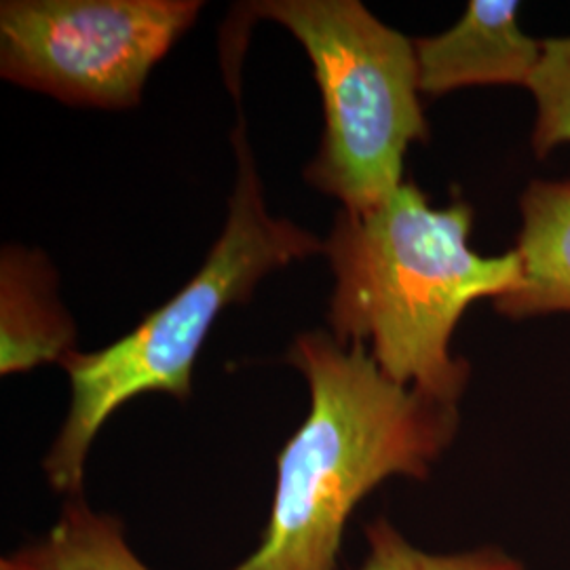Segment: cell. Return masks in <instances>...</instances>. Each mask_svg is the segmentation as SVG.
Listing matches in <instances>:
<instances>
[{
  "label": "cell",
  "instance_id": "6da1fadb",
  "mask_svg": "<svg viewBox=\"0 0 570 570\" xmlns=\"http://www.w3.org/2000/svg\"><path fill=\"white\" fill-rule=\"evenodd\" d=\"M287 362L305 374L311 410L277 456L263 541L233 570L338 569L357 503L391 475L425 480L459 429L456 404L393 383L362 343L311 330Z\"/></svg>",
  "mask_w": 570,
  "mask_h": 570
},
{
  "label": "cell",
  "instance_id": "277c9868",
  "mask_svg": "<svg viewBox=\"0 0 570 570\" xmlns=\"http://www.w3.org/2000/svg\"><path fill=\"white\" fill-rule=\"evenodd\" d=\"M305 47L326 131L306 183L364 214L402 186L412 142L429 138L414 41L357 0H263L247 7Z\"/></svg>",
  "mask_w": 570,
  "mask_h": 570
},
{
  "label": "cell",
  "instance_id": "ba28073f",
  "mask_svg": "<svg viewBox=\"0 0 570 570\" xmlns=\"http://www.w3.org/2000/svg\"><path fill=\"white\" fill-rule=\"evenodd\" d=\"M520 209V279L494 306L513 320L570 313V180H532Z\"/></svg>",
  "mask_w": 570,
  "mask_h": 570
},
{
  "label": "cell",
  "instance_id": "5b68a950",
  "mask_svg": "<svg viewBox=\"0 0 570 570\" xmlns=\"http://www.w3.org/2000/svg\"><path fill=\"white\" fill-rule=\"evenodd\" d=\"M199 0H4L0 75L70 106L127 110Z\"/></svg>",
  "mask_w": 570,
  "mask_h": 570
},
{
  "label": "cell",
  "instance_id": "9c48e42d",
  "mask_svg": "<svg viewBox=\"0 0 570 570\" xmlns=\"http://www.w3.org/2000/svg\"><path fill=\"white\" fill-rule=\"evenodd\" d=\"M39 570H150L129 550L122 524L72 497L39 543L21 550Z\"/></svg>",
  "mask_w": 570,
  "mask_h": 570
},
{
  "label": "cell",
  "instance_id": "3957f363",
  "mask_svg": "<svg viewBox=\"0 0 570 570\" xmlns=\"http://www.w3.org/2000/svg\"><path fill=\"white\" fill-rule=\"evenodd\" d=\"M233 142L239 176L225 230L199 273L121 341L94 353L75 348L60 362L70 376L72 402L42 468L49 484L70 499L81 497L89 449L122 404L142 393L188 400L199 351L226 306L247 303L271 271L324 252L313 233L268 214L244 125Z\"/></svg>",
  "mask_w": 570,
  "mask_h": 570
},
{
  "label": "cell",
  "instance_id": "8992f818",
  "mask_svg": "<svg viewBox=\"0 0 570 570\" xmlns=\"http://www.w3.org/2000/svg\"><path fill=\"white\" fill-rule=\"evenodd\" d=\"M518 16L515 0H471L450 30L414 41L421 94L438 98L473 85L529 87L543 41L524 35Z\"/></svg>",
  "mask_w": 570,
  "mask_h": 570
},
{
  "label": "cell",
  "instance_id": "52a82bcc",
  "mask_svg": "<svg viewBox=\"0 0 570 570\" xmlns=\"http://www.w3.org/2000/svg\"><path fill=\"white\" fill-rule=\"evenodd\" d=\"M77 327L58 298V275L45 254L4 247L0 263V372L60 364Z\"/></svg>",
  "mask_w": 570,
  "mask_h": 570
},
{
  "label": "cell",
  "instance_id": "7c38bea8",
  "mask_svg": "<svg viewBox=\"0 0 570 570\" xmlns=\"http://www.w3.org/2000/svg\"><path fill=\"white\" fill-rule=\"evenodd\" d=\"M0 570H39L21 551H18L16 556H11V558H4L2 560V564H0Z\"/></svg>",
  "mask_w": 570,
  "mask_h": 570
},
{
  "label": "cell",
  "instance_id": "8fae6325",
  "mask_svg": "<svg viewBox=\"0 0 570 570\" xmlns=\"http://www.w3.org/2000/svg\"><path fill=\"white\" fill-rule=\"evenodd\" d=\"M529 89L537 104L532 148L546 157L553 148L570 144V37L543 41Z\"/></svg>",
  "mask_w": 570,
  "mask_h": 570
},
{
  "label": "cell",
  "instance_id": "30bf717a",
  "mask_svg": "<svg viewBox=\"0 0 570 570\" xmlns=\"http://www.w3.org/2000/svg\"><path fill=\"white\" fill-rule=\"evenodd\" d=\"M367 558L360 570H524L510 553L497 548L463 553H428L416 550L389 524L374 520L366 529Z\"/></svg>",
  "mask_w": 570,
  "mask_h": 570
},
{
  "label": "cell",
  "instance_id": "7a4b0ae2",
  "mask_svg": "<svg viewBox=\"0 0 570 570\" xmlns=\"http://www.w3.org/2000/svg\"><path fill=\"white\" fill-rule=\"evenodd\" d=\"M473 209L465 202L431 207L404 183L364 214L343 209L324 252L336 277L330 332L341 345L370 343L393 383L456 404L469 364L450 341L469 305L499 298L520 279L515 249L482 256L469 244Z\"/></svg>",
  "mask_w": 570,
  "mask_h": 570
}]
</instances>
